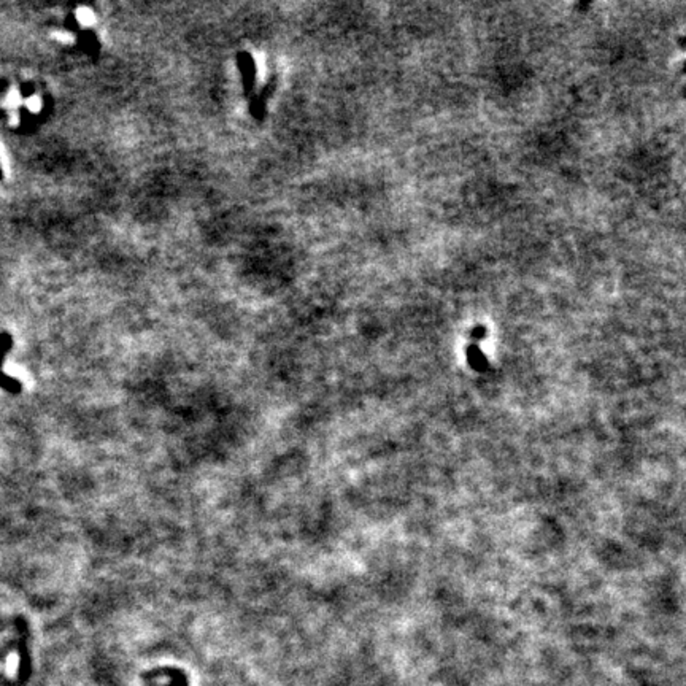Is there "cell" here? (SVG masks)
<instances>
[{
	"label": "cell",
	"mask_w": 686,
	"mask_h": 686,
	"mask_svg": "<svg viewBox=\"0 0 686 686\" xmlns=\"http://www.w3.org/2000/svg\"><path fill=\"white\" fill-rule=\"evenodd\" d=\"M240 68H243L245 83H247V86H250V82L254 78L253 77L254 75V64H253V61H251L250 54L240 56Z\"/></svg>",
	"instance_id": "2"
},
{
	"label": "cell",
	"mask_w": 686,
	"mask_h": 686,
	"mask_svg": "<svg viewBox=\"0 0 686 686\" xmlns=\"http://www.w3.org/2000/svg\"><path fill=\"white\" fill-rule=\"evenodd\" d=\"M0 176H2V170H0Z\"/></svg>",
	"instance_id": "3"
},
{
	"label": "cell",
	"mask_w": 686,
	"mask_h": 686,
	"mask_svg": "<svg viewBox=\"0 0 686 686\" xmlns=\"http://www.w3.org/2000/svg\"><path fill=\"white\" fill-rule=\"evenodd\" d=\"M10 346H11L10 335L8 334H0V364H2L3 354L10 350ZM0 386L5 388V390L11 391V392H18L21 390L18 381H16L15 379H10V376H5L2 372H0Z\"/></svg>",
	"instance_id": "1"
}]
</instances>
